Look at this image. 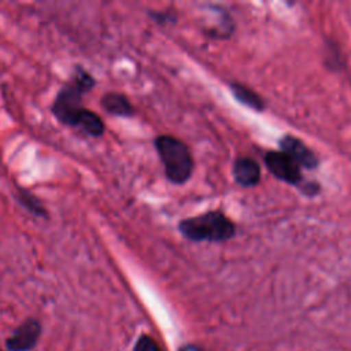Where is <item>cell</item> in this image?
<instances>
[{
    "label": "cell",
    "mask_w": 351,
    "mask_h": 351,
    "mask_svg": "<svg viewBox=\"0 0 351 351\" xmlns=\"http://www.w3.org/2000/svg\"><path fill=\"white\" fill-rule=\"evenodd\" d=\"M96 81L89 71L82 66H75L69 82L59 90L52 104V114L59 122L67 126H74V122L82 107V96L95 86Z\"/></svg>",
    "instance_id": "6da1fadb"
},
{
    "label": "cell",
    "mask_w": 351,
    "mask_h": 351,
    "mask_svg": "<svg viewBox=\"0 0 351 351\" xmlns=\"http://www.w3.org/2000/svg\"><path fill=\"white\" fill-rule=\"evenodd\" d=\"M178 229L185 239L192 241H226L236 233L234 223L221 211H207L185 218Z\"/></svg>",
    "instance_id": "7a4b0ae2"
},
{
    "label": "cell",
    "mask_w": 351,
    "mask_h": 351,
    "mask_svg": "<svg viewBox=\"0 0 351 351\" xmlns=\"http://www.w3.org/2000/svg\"><path fill=\"white\" fill-rule=\"evenodd\" d=\"M154 144L165 166L166 177L173 184L186 182L193 173V158L185 143L174 136L160 134Z\"/></svg>",
    "instance_id": "3957f363"
},
{
    "label": "cell",
    "mask_w": 351,
    "mask_h": 351,
    "mask_svg": "<svg viewBox=\"0 0 351 351\" xmlns=\"http://www.w3.org/2000/svg\"><path fill=\"white\" fill-rule=\"evenodd\" d=\"M265 163L269 171L278 180L292 185H302V170L300 166L293 162L282 151H270L265 156Z\"/></svg>",
    "instance_id": "277c9868"
},
{
    "label": "cell",
    "mask_w": 351,
    "mask_h": 351,
    "mask_svg": "<svg viewBox=\"0 0 351 351\" xmlns=\"http://www.w3.org/2000/svg\"><path fill=\"white\" fill-rule=\"evenodd\" d=\"M280 147L293 162L306 169H315L318 166V158L315 154L298 137L285 134L280 140Z\"/></svg>",
    "instance_id": "5b68a950"
},
{
    "label": "cell",
    "mask_w": 351,
    "mask_h": 351,
    "mask_svg": "<svg viewBox=\"0 0 351 351\" xmlns=\"http://www.w3.org/2000/svg\"><path fill=\"white\" fill-rule=\"evenodd\" d=\"M40 332V324L34 319H29L15 329V332L8 339L7 346L11 351H27L34 347Z\"/></svg>",
    "instance_id": "8992f818"
},
{
    "label": "cell",
    "mask_w": 351,
    "mask_h": 351,
    "mask_svg": "<svg viewBox=\"0 0 351 351\" xmlns=\"http://www.w3.org/2000/svg\"><path fill=\"white\" fill-rule=\"evenodd\" d=\"M233 176L241 186H255L261 181V167L250 156H240L234 160Z\"/></svg>",
    "instance_id": "52a82bcc"
},
{
    "label": "cell",
    "mask_w": 351,
    "mask_h": 351,
    "mask_svg": "<svg viewBox=\"0 0 351 351\" xmlns=\"http://www.w3.org/2000/svg\"><path fill=\"white\" fill-rule=\"evenodd\" d=\"M101 107L111 115L117 117H132L134 114V108L129 99L118 92H108L103 95L100 100Z\"/></svg>",
    "instance_id": "ba28073f"
},
{
    "label": "cell",
    "mask_w": 351,
    "mask_h": 351,
    "mask_svg": "<svg viewBox=\"0 0 351 351\" xmlns=\"http://www.w3.org/2000/svg\"><path fill=\"white\" fill-rule=\"evenodd\" d=\"M73 128H78L84 133H86L88 136H92V137H100L104 133V123H103L101 118L96 112H93L88 108H84L80 112Z\"/></svg>",
    "instance_id": "9c48e42d"
},
{
    "label": "cell",
    "mask_w": 351,
    "mask_h": 351,
    "mask_svg": "<svg viewBox=\"0 0 351 351\" xmlns=\"http://www.w3.org/2000/svg\"><path fill=\"white\" fill-rule=\"evenodd\" d=\"M230 89H232V93L236 97V100L243 103L244 106H247L252 110H256V111H262L265 108L263 99L261 97V95H258L251 88L240 85V84H232Z\"/></svg>",
    "instance_id": "30bf717a"
},
{
    "label": "cell",
    "mask_w": 351,
    "mask_h": 351,
    "mask_svg": "<svg viewBox=\"0 0 351 351\" xmlns=\"http://www.w3.org/2000/svg\"><path fill=\"white\" fill-rule=\"evenodd\" d=\"M16 199L19 200V203L33 215L40 217V218H47V210L45 207L41 204V202L29 191L23 189V188H18L16 192Z\"/></svg>",
    "instance_id": "8fae6325"
},
{
    "label": "cell",
    "mask_w": 351,
    "mask_h": 351,
    "mask_svg": "<svg viewBox=\"0 0 351 351\" xmlns=\"http://www.w3.org/2000/svg\"><path fill=\"white\" fill-rule=\"evenodd\" d=\"M134 351H160V350L154 339H151L149 336H141L134 346Z\"/></svg>",
    "instance_id": "7c38bea8"
},
{
    "label": "cell",
    "mask_w": 351,
    "mask_h": 351,
    "mask_svg": "<svg viewBox=\"0 0 351 351\" xmlns=\"http://www.w3.org/2000/svg\"><path fill=\"white\" fill-rule=\"evenodd\" d=\"M180 351H203V350L199 348V347H196V346H185V347H182Z\"/></svg>",
    "instance_id": "4fadbf2b"
}]
</instances>
